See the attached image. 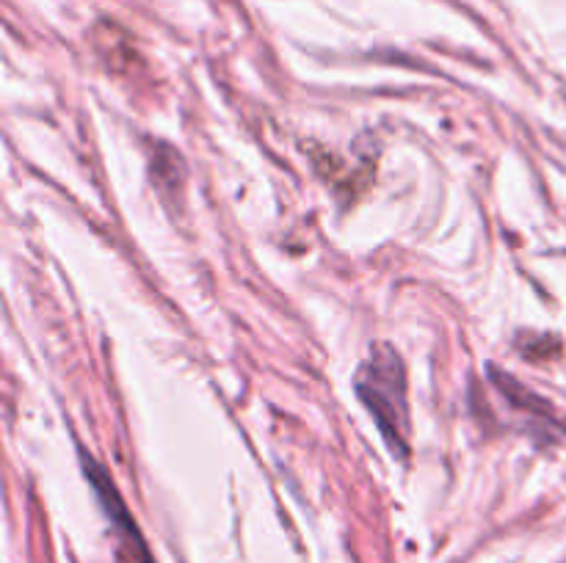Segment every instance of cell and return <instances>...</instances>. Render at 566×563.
<instances>
[{"label":"cell","mask_w":566,"mask_h":563,"mask_svg":"<svg viewBox=\"0 0 566 563\" xmlns=\"http://www.w3.org/2000/svg\"><path fill=\"white\" fill-rule=\"evenodd\" d=\"M359 401L370 408L381 436L390 450L409 453V408H407V370L392 346H374L368 362L359 368L354 381Z\"/></svg>","instance_id":"1"},{"label":"cell","mask_w":566,"mask_h":563,"mask_svg":"<svg viewBox=\"0 0 566 563\" xmlns=\"http://www.w3.org/2000/svg\"><path fill=\"white\" fill-rule=\"evenodd\" d=\"M81 464L86 478L92 480V489L97 491V500L99 506H103L105 517L114 524L116 544H119V563H155L147 550V541H144L142 530H138L136 519L127 511L125 500H122L119 489H116L114 478H111L88 453H81Z\"/></svg>","instance_id":"2"}]
</instances>
